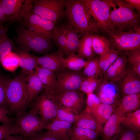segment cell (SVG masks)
<instances>
[{
  "instance_id": "cell-47",
  "label": "cell",
  "mask_w": 140,
  "mask_h": 140,
  "mask_svg": "<svg viewBox=\"0 0 140 140\" xmlns=\"http://www.w3.org/2000/svg\"><path fill=\"white\" fill-rule=\"evenodd\" d=\"M125 2L131 5L135 9L136 11L140 14V0H124Z\"/></svg>"
},
{
  "instance_id": "cell-5",
  "label": "cell",
  "mask_w": 140,
  "mask_h": 140,
  "mask_svg": "<svg viewBox=\"0 0 140 140\" xmlns=\"http://www.w3.org/2000/svg\"><path fill=\"white\" fill-rule=\"evenodd\" d=\"M14 120L13 124L15 134H19L25 138L45 130L47 124L31 108L28 111L16 114Z\"/></svg>"
},
{
  "instance_id": "cell-40",
  "label": "cell",
  "mask_w": 140,
  "mask_h": 140,
  "mask_svg": "<svg viewBox=\"0 0 140 140\" xmlns=\"http://www.w3.org/2000/svg\"><path fill=\"white\" fill-rule=\"evenodd\" d=\"M76 116L69 111L59 107L55 119L66 121L73 125Z\"/></svg>"
},
{
  "instance_id": "cell-23",
  "label": "cell",
  "mask_w": 140,
  "mask_h": 140,
  "mask_svg": "<svg viewBox=\"0 0 140 140\" xmlns=\"http://www.w3.org/2000/svg\"><path fill=\"white\" fill-rule=\"evenodd\" d=\"M65 24L67 41L64 55L68 56L72 53H77L80 39L77 31L68 22Z\"/></svg>"
},
{
  "instance_id": "cell-31",
  "label": "cell",
  "mask_w": 140,
  "mask_h": 140,
  "mask_svg": "<svg viewBox=\"0 0 140 140\" xmlns=\"http://www.w3.org/2000/svg\"><path fill=\"white\" fill-rule=\"evenodd\" d=\"M92 42L94 53L100 56L105 53L110 49L108 40L104 36L95 34H93Z\"/></svg>"
},
{
  "instance_id": "cell-51",
  "label": "cell",
  "mask_w": 140,
  "mask_h": 140,
  "mask_svg": "<svg viewBox=\"0 0 140 140\" xmlns=\"http://www.w3.org/2000/svg\"><path fill=\"white\" fill-rule=\"evenodd\" d=\"M104 140L102 138L100 140Z\"/></svg>"
},
{
  "instance_id": "cell-16",
  "label": "cell",
  "mask_w": 140,
  "mask_h": 140,
  "mask_svg": "<svg viewBox=\"0 0 140 140\" xmlns=\"http://www.w3.org/2000/svg\"><path fill=\"white\" fill-rule=\"evenodd\" d=\"M120 88L124 95H130L140 92V78L132 69H126L119 80Z\"/></svg>"
},
{
  "instance_id": "cell-49",
  "label": "cell",
  "mask_w": 140,
  "mask_h": 140,
  "mask_svg": "<svg viewBox=\"0 0 140 140\" xmlns=\"http://www.w3.org/2000/svg\"><path fill=\"white\" fill-rule=\"evenodd\" d=\"M4 140H26V139L21 135L16 136L9 135Z\"/></svg>"
},
{
  "instance_id": "cell-46",
  "label": "cell",
  "mask_w": 140,
  "mask_h": 140,
  "mask_svg": "<svg viewBox=\"0 0 140 140\" xmlns=\"http://www.w3.org/2000/svg\"><path fill=\"white\" fill-rule=\"evenodd\" d=\"M97 95L99 97V100L102 103L114 105L116 102V99L109 97L102 94L99 93Z\"/></svg>"
},
{
  "instance_id": "cell-9",
  "label": "cell",
  "mask_w": 140,
  "mask_h": 140,
  "mask_svg": "<svg viewBox=\"0 0 140 140\" xmlns=\"http://www.w3.org/2000/svg\"><path fill=\"white\" fill-rule=\"evenodd\" d=\"M59 107L77 115L86 109V96L78 90L54 92L50 91Z\"/></svg>"
},
{
  "instance_id": "cell-41",
  "label": "cell",
  "mask_w": 140,
  "mask_h": 140,
  "mask_svg": "<svg viewBox=\"0 0 140 140\" xmlns=\"http://www.w3.org/2000/svg\"><path fill=\"white\" fill-rule=\"evenodd\" d=\"M125 52L127 61L132 67L140 66V48Z\"/></svg>"
},
{
  "instance_id": "cell-18",
  "label": "cell",
  "mask_w": 140,
  "mask_h": 140,
  "mask_svg": "<svg viewBox=\"0 0 140 140\" xmlns=\"http://www.w3.org/2000/svg\"><path fill=\"white\" fill-rule=\"evenodd\" d=\"M119 54L116 60L104 73L107 80L114 82L119 81L127 69L126 65L128 62L127 57L125 54L120 55Z\"/></svg>"
},
{
  "instance_id": "cell-37",
  "label": "cell",
  "mask_w": 140,
  "mask_h": 140,
  "mask_svg": "<svg viewBox=\"0 0 140 140\" xmlns=\"http://www.w3.org/2000/svg\"><path fill=\"white\" fill-rule=\"evenodd\" d=\"M101 81L98 78L87 77L82 81L78 91L86 94L93 93Z\"/></svg>"
},
{
  "instance_id": "cell-4",
  "label": "cell",
  "mask_w": 140,
  "mask_h": 140,
  "mask_svg": "<svg viewBox=\"0 0 140 140\" xmlns=\"http://www.w3.org/2000/svg\"><path fill=\"white\" fill-rule=\"evenodd\" d=\"M25 77L23 74L6 79V106L9 113L24 111L29 104Z\"/></svg>"
},
{
  "instance_id": "cell-25",
  "label": "cell",
  "mask_w": 140,
  "mask_h": 140,
  "mask_svg": "<svg viewBox=\"0 0 140 140\" xmlns=\"http://www.w3.org/2000/svg\"><path fill=\"white\" fill-rule=\"evenodd\" d=\"M140 105V93L124 95L118 103L120 108L126 115L139 109Z\"/></svg>"
},
{
  "instance_id": "cell-6",
  "label": "cell",
  "mask_w": 140,
  "mask_h": 140,
  "mask_svg": "<svg viewBox=\"0 0 140 140\" xmlns=\"http://www.w3.org/2000/svg\"><path fill=\"white\" fill-rule=\"evenodd\" d=\"M89 13L99 30L107 33L114 30L110 21L113 0H84Z\"/></svg>"
},
{
  "instance_id": "cell-50",
  "label": "cell",
  "mask_w": 140,
  "mask_h": 140,
  "mask_svg": "<svg viewBox=\"0 0 140 140\" xmlns=\"http://www.w3.org/2000/svg\"><path fill=\"white\" fill-rule=\"evenodd\" d=\"M6 28L4 25L0 26V33H1Z\"/></svg>"
},
{
  "instance_id": "cell-11",
  "label": "cell",
  "mask_w": 140,
  "mask_h": 140,
  "mask_svg": "<svg viewBox=\"0 0 140 140\" xmlns=\"http://www.w3.org/2000/svg\"><path fill=\"white\" fill-rule=\"evenodd\" d=\"M57 82L54 92L78 91L83 80L87 77L81 71H76L64 68L55 73Z\"/></svg>"
},
{
  "instance_id": "cell-52",
  "label": "cell",
  "mask_w": 140,
  "mask_h": 140,
  "mask_svg": "<svg viewBox=\"0 0 140 140\" xmlns=\"http://www.w3.org/2000/svg\"><path fill=\"white\" fill-rule=\"evenodd\" d=\"M68 140H71V139H68Z\"/></svg>"
},
{
  "instance_id": "cell-20",
  "label": "cell",
  "mask_w": 140,
  "mask_h": 140,
  "mask_svg": "<svg viewBox=\"0 0 140 140\" xmlns=\"http://www.w3.org/2000/svg\"><path fill=\"white\" fill-rule=\"evenodd\" d=\"M73 125L80 128L94 131L100 134L101 136V131L94 115L93 113L85 109L76 116Z\"/></svg>"
},
{
  "instance_id": "cell-3",
  "label": "cell",
  "mask_w": 140,
  "mask_h": 140,
  "mask_svg": "<svg viewBox=\"0 0 140 140\" xmlns=\"http://www.w3.org/2000/svg\"><path fill=\"white\" fill-rule=\"evenodd\" d=\"M110 19L114 29L118 31L137 30L140 28V14L124 0H113Z\"/></svg>"
},
{
  "instance_id": "cell-8",
  "label": "cell",
  "mask_w": 140,
  "mask_h": 140,
  "mask_svg": "<svg viewBox=\"0 0 140 140\" xmlns=\"http://www.w3.org/2000/svg\"><path fill=\"white\" fill-rule=\"evenodd\" d=\"M65 0H35L33 13L56 24L65 16Z\"/></svg>"
},
{
  "instance_id": "cell-13",
  "label": "cell",
  "mask_w": 140,
  "mask_h": 140,
  "mask_svg": "<svg viewBox=\"0 0 140 140\" xmlns=\"http://www.w3.org/2000/svg\"><path fill=\"white\" fill-rule=\"evenodd\" d=\"M21 26L31 31L46 34L52 38V32L56 24L34 13L31 11L27 13L20 21Z\"/></svg>"
},
{
  "instance_id": "cell-48",
  "label": "cell",
  "mask_w": 140,
  "mask_h": 140,
  "mask_svg": "<svg viewBox=\"0 0 140 140\" xmlns=\"http://www.w3.org/2000/svg\"><path fill=\"white\" fill-rule=\"evenodd\" d=\"M1 2L2 0H0V26H4L5 23L8 22L7 18L2 9Z\"/></svg>"
},
{
  "instance_id": "cell-34",
  "label": "cell",
  "mask_w": 140,
  "mask_h": 140,
  "mask_svg": "<svg viewBox=\"0 0 140 140\" xmlns=\"http://www.w3.org/2000/svg\"><path fill=\"white\" fill-rule=\"evenodd\" d=\"M87 61V64L82 72L83 74L86 77L98 78L101 72L98 58L95 57Z\"/></svg>"
},
{
  "instance_id": "cell-28",
  "label": "cell",
  "mask_w": 140,
  "mask_h": 140,
  "mask_svg": "<svg viewBox=\"0 0 140 140\" xmlns=\"http://www.w3.org/2000/svg\"><path fill=\"white\" fill-rule=\"evenodd\" d=\"M101 135L94 131L73 125L70 139L72 140H99Z\"/></svg>"
},
{
  "instance_id": "cell-30",
  "label": "cell",
  "mask_w": 140,
  "mask_h": 140,
  "mask_svg": "<svg viewBox=\"0 0 140 140\" xmlns=\"http://www.w3.org/2000/svg\"><path fill=\"white\" fill-rule=\"evenodd\" d=\"M15 48L13 40L8 35V30L6 28L0 33V65L5 56Z\"/></svg>"
},
{
  "instance_id": "cell-36",
  "label": "cell",
  "mask_w": 140,
  "mask_h": 140,
  "mask_svg": "<svg viewBox=\"0 0 140 140\" xmlns=\"http://www.w3.org/2000/svg\"><path fill=\"white\" fill-rule=\"evenodd\" d=\"M1 65L8 71H15L19 66L18 55L13 51L10 52L4 58L1 62Z\"/></svg>"
},
{
  "instance_id": "cell-17",
  "label": "cell",
  "mask_w": 140,
  "mask_h": 140,
  "mask_svg": "<svg viewBox=\"0 0 140 140\" xmlns=\"http://www.w3.org/2000/svg\"><path fill=\"white\" fill-rule=\"evenodd\" d=\"M73 125L63 121L55 119L47 124L45 130L60 140L70 139Z\"/></svg>"
},
{
  "instance_id": "cell-32",
  "label": "cell",
  "mask_w": 140,
  "mask_h": 140,
  "mask_svg": "<svg viewBox=\"0 0 140 140\" xmlns=\"http://www.w3.org/2000/svg\"><path fill=\"white\" fill-rule=\"evenodd\" d=\"M120 53L113 48H110L98 58L101 72L104 73L117 59Z\"/></svg>"
},
{
  "instance_id": "cell-35",
  "label": "cell",
  "mask_w": 140,
  "mask_h": 140,
  "mask_svg": "<svg viewBox=\"0 0 140 140\" xmlns=\"http://www.w3.org/2000/svg\"><path fill=\"white\" fill-rule=\"evenodd\" d=\"M98 88V94H102L117 99L118 95L119 88L114 82L105 80L101 83Z\"/></svg>"
},
{
  "instance_id": "cell-33",
  "label": "cell",
  "mask_w": 140,
  "mask_h": 140,
  "mask_svg": "<svg viewBox=\"0 0 140 140\" xmlns=\"http://www.w3.org/2000/svg\"><path fill=\"white\" fill-rule=\"evenodd\" d=\"M123 125L136 132L140 130V108L126 114L123 120Z\"/></svg>"
},
{
  "instance_id": "cell-26",
  "label": "cell",
  "mask_w": 140,
  "mask_h": 140,
  "mask_svg": "<svg viewBox=\"0 0 140 140\" xmlns=\"http://www.w3.org/2000/svg\"><path fill=\"white\" fill-rule=\"evenodd\" d=\"M116 108L115 105L101 103L93 113L96 119L101 133L103 125L110 118Z\"/></svg>"
},
{
  "instance_id": "cell-15",
  "label": "cell",
  "mask_w": 140,
  "mask_h": 140,
  "mask_svg": "<svg viewBox=\"0 0 140 140\" xmlns=\"http://www.w3.org/2000/svg\"><path fill=\"white\" fill-rule=\"evenodd\" d=\"M64 54L60 50L37 56L38 66L57 72L64 68L62 62L64 58Z\"/></svg>"
},
{
  "instance_id": "cell-27",
  "label": "cell",
  "mask_w": 140,
  "mask_h": 140,
  "mask_svg": "<svg viewBox=\"0 0 140 140\" xmlns=\"http://www.w3.org/2000/svg\"><path fill=\"white\" fill-rule=\"evenodd\" d=\"M87 62L82 57L75 53H72L64 59L62 62L64 68L76 71H81Z\"/></svg>"
},
{
  "instance_id": "cell-22",
  "label": "cell",
  "mask_w": 140,
  "mask_h": 140,
  "mask_svg": "<svg viewBox=\"0 0 140 140\" xmlns=\"http://www.w3.org/2000/svg\"><path fill=\"white\" fill-rule=\"evenodd\" d=\"M35 70L42 84L44 90L49 91L53 90L57 82L55 73L39 66L36 67Z\"/></svg>"
},
{
  "instance_id": "cell-43",
  "label": "cell",
  "mask_w": 140,
  "mask_h": 140,
  "mask_svg": "<svg viewBox=\"0 0 140 140\" xmlns=\"http://www.w3.org/2000/svg\"><path fill=\"white\" fill-rule=\"evenodd\" d=\"M14 134L13 123L0 125V140H4L8 136Z\"/></svg>"
},
{
  "instance_id": "cell-2",
  "label": "cell",
  "mask_w": 140,
  "mask_h": 140,
  "mask_svg": "<svg viewBox=\"0 0 140 140\" xmlns=\"http://www.w3.org/2000/svg\"><path fill=\"white\" fill-rule=\"evenodd\" d=\"M14 40L20 47L38 54L50 53L53 47L52 38L44 33L35 32L21 26L15 30Z\"/></svg>"
},
{
  "instance_id": "cell-10",
  "label": "cell",
  "mask_w": 140,
  "mask_h": 140,
  "mask_svg": "<svg viewBox=\"0 0 140 140\" xmlns=\"http://www.w3.org/2000/svg\"><path fill=\"white\" fill-rule=\"evenodd\" d=\"M31 103V108L47 124L55 119L59 106L51 91L44 90Z\"/></svg>"
},
{
  "instance_id": "cell-39",
  "label": "cell",
  "mask_w": 140,
  "mask_h": 140,
  "mask_svg": "<svg viewBox=\"0 0 140 140\" xmlns=\"http://www.w3.org/2000/svg\"><path fill=\"white\" fill-rule=\"evenodd\" d=\"M98 97L92 93L86 94V110L93 113L101 104Z\"/></svg>"
},
{
  "instance_id": "cell-44",
  "label": "cell",
  "mask_w": 140,
  "mask_h": 140,
  "mask_svg": "<svg viewBox=\"0 0 140 140\" xmlns=\"http://www.w3.org/2000/svg\"><path fill=\"white\" fill-rule=\"evenodd\" d=\"M5 81L6 79L0 75V107H7L5 91Z\"/></svg>"
},
{
  "instance_id": "cell-7",
  "label": "cell",
  "mask_w": 140,
  "mask_h": 140,
  "mask_svg": "<svg viewBox=\"0 0 140 140\" xmlns=\"http://www.w3.org/2000/svg\"><path fill=\"white\" fill-rule=\"evenodd\" d=\"M107 33L110 48L120 53L140 48V28L127 31L115 30Z\"/></svg>"
},
{
  "instance_id": "cell-21",
  "label": "cell",
  "mask_w": 140,
  "mask_h": 140,
  "mask_svg": "<svg viewBox=\"0 0 140 140\" xmlns=\"http://www.w3.org/2000/svg\"><path fill=\"white\" fill-rule=\"evenodd\" d=\"M16 53L18 56L19 66L23 71V75H27L38 66L37 56L29 52L19 48L17 50Z\"/></svg>"
},
{
  "instance_id": "cell-12",
  "label": "cell",
  "mask_w": 140,
  "mask_h": 140,
  "mask_svg": "<svg viewBox=\"0 0 140 140\" xmlns=\"http://www.w3.org/2000/svg\"><path fill=\"white\" fill-rule=\"evenodd\" d=\"M34 0H2L1 6L8 22L21 21L32 8Z\"/></svg>"
},
{
  "instance_id": "cell-42",
  "label": "cell",
  "mask_w": 140,
  "mask_h": 140,
  "mask_svg": "<svg viewBox=\"0 0 140 140\" xmlns=\"http://www.w3.org/2000/svg\"><path fill=\"white\" fill-rule=\"evenodd\" d=\"M46 130L45 131L43 130L26 138V140H60Z\"/></svg>"
},
{
  "instance_id": "cell-45",
  "label": "cell",
  "mask_w": 140,
  "mask_h": 140,
  "mask_svg": "<svg viewBox=\"0 0 140 140\" xmlns=\"http://www.w3.org/2000/svg\"><path fill=\"white\" fill-rule=\"evenodd\" d=\"M9 113L7 107H0V122L2 124L13 123V120L9 118L8 115Z\"/></svg>"
},
{
  "instance_id": "cell-24",
  "label": "cell",
  "mask_w": 140,
  "mask_h": 140,
  "mask_svg": "<svg viewBox=\"0 0 140 140\" xmlns=\"http://www.w3.org/2000/svg\"><path fill=\"white\" fill-rule=\"evenodd\" d=\"M93 34L90 33H86L79 40L76 53L86 60L95 57L92 47Z\"/></svg>"
},
{
  "instance_id": "cell-1",
  "label": "cell",
  "mask_w": 140,
  "mask_h": 140,
  "mask_svg": "<svg viewBox=\"0 0 140 140\" xmlns=\"http://www.w3.org/2000/svg\"><path fill=\"white\" fill-rule=\"evenodd\" d=\"M65 16L68 23L82 36L95 34L99 30L88 12L84 0H66Z\"/></svg>"
},
{
  "instance_id": "cell-38",
  "label": "cell",
  "mask_w": 140,
  "mask_h": 140,
  "mask_svg": "<svg viewBox=\"0 0 140 140\" xmlns=\"http://www.w3.org/2000/svg\"><path fill=\"white\" fill-rule=\"evenodd\" d=\"M108 140H140V133L126 127Z\"/></svg>"
},
{
  "instance_id": "cell-29",
  "label": "cell",
  "mask_w": 140,
  "mask_h": 140,
  "mask_svg": "<svg viewBox=\"0 0 140 140\" xmlns=\"http://www.w3.org/2000/svg\"><path fill=\"white\" fill-rule=\"evenodd\" d=\"M52 39L54 44L64 54L66 44V34L65 23L56 25L52 33Z\"/></svg>"
},
{
  "instance_id": "cell-19",
  "label": "cell",
  "mask_w": 140,
  "mask_h": 140,
  "mask_svg": "<svg viewBox=\"0 0 140 140\" xmlns=\"http://www.w3.org/2000/svg\"><path fill=\"white\" fill-rule=\"evenodd\" d=\"M25 80L29 104L44 90V88L35 70L25 76Z\"/></svg>"
},
{
  "instance_id": "cell-14",
  "label": "cell",
  "mask_w": 140,
  "mask_h": 140,
  "mask_svg": "<svg viewBox=\"0 0 140 140\" xmlns=\"http://www.w3.org/2000/svg\"><path fill=\"white\" fill-rule=\"evenodd\" d=\"M126 114L119 107L116 108L103 128L101 137L108 140L119 133L123 128V123Z\"/></svg>"
}]
</instances>
